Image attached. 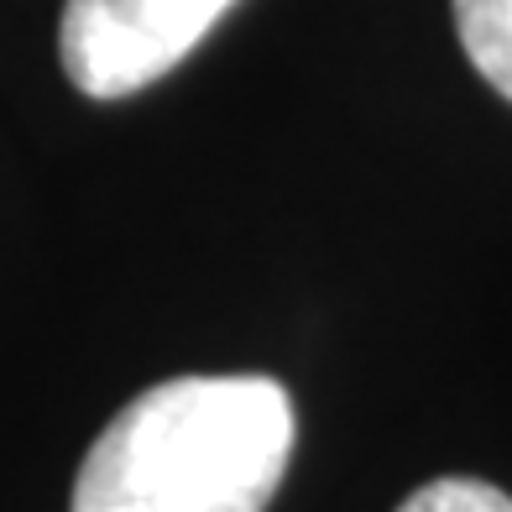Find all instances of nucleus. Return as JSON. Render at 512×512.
<instances>
[{"label": "nucleus", "mask_w": 512, "mask_h": 512, "mask_svg": "<svg viewBox=\"0 0 512 512\" xmlns=\"http://www.w3.org/2000/svg\"><path fill=\"white\" fill-rule=\"evenodd\" d=\"M293 460V403L272 377H173L89 445L68 512H262Z\"/></svg>", "instance_id": "1"}, {"label": "nucleus", "mask_w": 512, "mask_h": 512, "mask_svg": "<svg viewBox=\"0 0 512 512\" xmlns=\"http://www.w3.org/2000/svg\"><path fill=\"white\" fill-rule=\"evenodd\" d=\"M236 0H68L58 53L89 100H121L189 58Z\"/></svg>", "instance_id": "2"}, {"label": "nucleus", "mask_w": 512, "mask_h": 512, "mask_svg": "<svg viewBox=\"0 0 512 512\" xmlns=\"http://www.w3.org/2000/svg\"><path fill=\"white\" fill-rule=\"evenodd\" d=\"M455 27L476 74L512 100V0H455Z\"/></svg>", "instance_id": "3"}, {"label": "nucleus", "mask_w": 512, "mask_h": 512, "mask_svg": "<svg viewBox=\"0 0 512 512\" xmlns=\"http://www.w3.org/2000/svg\"><path fill=\"white\" fill-rule=\"evenodd\" d=\"M398 512H512V497L492 481H476V476H445V481H429L398 507Z\"/></svg>", "instance_id": "4"}]
</instances>
